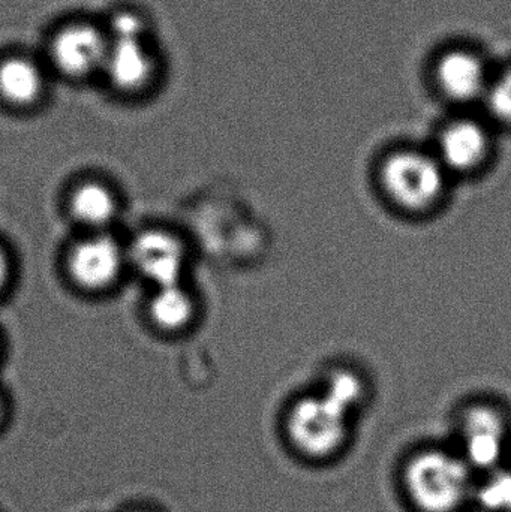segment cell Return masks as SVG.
I'll return each instance as SVG.
<instances>
[{
  "mask_svg": "<svg viewBox=\"0 0 511 512\" xmlns=\"http://www.w3.org/2000/svg\"><path fill=\"white\" fill-rule=\"evenodd\" d=\"M450 174L435 153L420 147H398L378 165V188L387 203L407 215L435 212L449 192Z\"/></svg>",
  "mask_w": 511,
  "mask_h": 512,
  "instance_id": "obj_1",
  "label": "cell"
},
{
  "mask_svg": "<svg viewBox=\"0 0 511 512\" xmlns=\"http://www.w3.org/2000/svg\"><path fill=\"white\" fill-rule=\"evenodd\" d=\"M474 469L456 451L425 450L405 468L404 484L411 504L420 512H458L473 501Z\"/></svg>",
  "mask_w": 511,
  "mask_h": 512,
  "instance_id": "obj_2",
  "label": "cell"
},
{
  "mask_svg": "<svg viewBox=\"0 0 511 512\" xmlns=\"http://www.w3.org/2000/svg\"><path fill=\"white\" fill-rule=\"evenodd\" d=\"M353 412L323 390L300 397L287 414V435L303 456L330 459L350 439Z\"/></svg>",
  "mask_w": 511,
  "mask_h": 512,
  "instance_id": "obj_3",
  "label": "cell"
},
{
  "mask_svg": "<svg viewBox=\"0 0 511 512\" xmlns=\"http://www.w3.org/2000/svg\"><path fill=\"white\" fill-rule=\"evenodd\" d=\"M492 71L486 57L468 44H450L432 57L429 80L432 89L447 104L461 108L482 105L491 84Z\"/></svg>",
  "mask_w": 511,
  "mask_h": 512,
  "instance_id": "obj_4",
  "label": "cell"
},
{
  "mask_svg": "<svg viewBox=\"0 0 511 512\" xmlns=\"http://www.w3.org/2000/svg\"><path fill=\"white\" fill-rule=\"evenodd\" d=\"M108 48L110 35L105 27L89 20L66 21L48 38L44 62L60 78L86 80L102 75Z\"/></svg>",
  "mask_w": 511,
  "mask_h": 512,
  "instance_id": "obj_5",
  "label": "cell"
},
{
  "mask_svg": "<svg viewBox=\"0 0 511 512\" xmlns=\"http://www.w3.org/2000/svg\"><path fill=\"white\" fill-rule=\"evenodd\" d=\"M492 134L483 120L468 111L443 123L432 152L450 177H470L479 173L491 158Z\"/></svg>",
  "mask_w": 511,
  "mask_h": 512,
  "instance_id": "obj_6",
  "label": "cell"
},
{
  "mask_svg": "<svg viewBox=\"0 0 511 512\" xmlns=\"http://www.w3.org/2000/svg\"><path fill=\"white\" fill-rule=\"evenodd\" d=\"M102 77L120 95L146 93L161 77V59L152 36L111 38Z\"/></svg>",
  "mask_w": 511,
  "mask_h": 512,
  "instance_id": "obj_7",
  "label": "cell"
},
{
  "mask_svg": "<svg viewBox=\"0 0 511 512\" xmlns=\"http://www.w3.org/2000/svg\"><path fill=\"white\" fill-rule=\"evenodd\" d=\"M461 456L474 471L485 472L503 463L509 441L506 418L494 406L479 403L465 409L459 423Z\"/></svg>",
  "mask_w": 511,
  "mask_h": 512,
  "instance_id": "obj_8",
  "label": "cell"
},
{
  "mask_svg": "<svg viewBox=\"0 0 511 512\" xmlns=\"http://www.w3.org/2000/svg\"><path fill=\"white\" fill-rule=\"evenodd\" d=\"M123 261L125 254L113 237L95 234L81 240L69 252V276L81 288L101 291L119 277Z\"/></svg>",
  "mask_w": 511,
  "mask_h": 512,
  "instance_id": "obj_9",
  "label": "cell"
},
{
  "mask_svg": "<svg viewBox=\"0 0 511 512\" xmlns=\"http://www.w3.org/2000/svg\"><path fill=\"white\" fill-rule=\"evenodd\" d=\"M131 261L156 288L177 285L185 270V248L167 231L147 230L132 242Z\"/></svg>",
  "mask_w": 511,
  "mask_h": 512,
  "instance_id": "obj_10",
  "label": "cell"
},
{
  "mask_svg": "<svg viewBox=\"0 0 511 512\" xmlns=\"http://www.w3.org/2000/svg\"><path fill=\"white\" fill-rule=\"evenodd\" d=\"M44 60L12 51L0 56V102L17 110H29L44 101L50 80Z\"/></svg>",
  "mask_w": 511,
  "mask_h": 512,
  "instance_id": "obj_11",
  "label": "cell"
},
{
  "mask_svg": "<svg viewBox=\"0 0 511 512\" xmlns=\"http://www.w3.org/2000/svg\"><path fill=\"white\" fill-rule=\"evenodd\" d=\"M71 213L80 224L93 230H102L116 218V197L102 183H81L72 192Z\"/></svg>",
  "mask_w": 511,
  "mask_h": 512,
  "instance_id": "obj_12",
  "label": "cell"
},
{
  "mask_svg": "<svg viewBox=\"0 0 511 512\" xmlns=\"http://www.w3.org/2000/svg\"><path fill=\"white\" fill-rule=\"evenodd\" d=\"M149 312L150 318L162 330H182L194 319V298L180 286V283L164 286V288H158L153 295Z\"/></svg>",
  "mask_w": 511,
  "mask_h": 512,
  "instance_id": "obj_13",
  "label": "cell"
},
{
  "mask_svg": "<svg viewBox=\"0 0 511 512\" xmlns=\"http://www.w3.org/2000/svg\"><path fill=\"white\" fill-rule=\"evenodd\" d=\"M473 501L488 512H511V469L501 465L485 472L477 480Z\"/></svg>",
  "mask_w": 511,
  "mask_h": 512,
  "instance_id": "obj_14",
  "label": "cell"
},
{
  "mask_svg": "<svg viewBox=\"0 0 511 512\" xmlns=\"http://www.w3.org/2000/svg\"><path fill=\"white\" fill-rule=\"evenodd\" d=\"M321 390L345 408L350 409L353 414L368 396V385L365 379L350 369L333 370L330 375H327Z\"/></svg>",
  "mask_w": 511,
  "mask_h": 512,
  "instance_id": "obj_15",
  "label": "cell"
},
{
  "mask_svg": "<svg viewBox=\"0 0 511 512\" xmlns=\"http://www.w3.org/2000/svg\"><path fill=\"white\" fill-rule=\"evenodd\" d=\"M482 107L489 119L511 128V66L494 72Z\"/></svg>",
  "mask_w": 511,
  "mask_h": 512,
  "instance_id": "obj_16",
  "label": "cell"
},
{
  "mask_svg": "<svg viewBox=\"0 0 511 512\" xmlns=\"http://www.w3.org/2000/svg\"><path fill=\"white\" fill-rule=\"evenodd\" d=\"M108 35L111 38H140V36H152L150 21L146 15L135 9H119L111 15L107 26Z\"/></svg>",
  "mask_w": 511,
  "mask_h": 512,
  "instance_id": "obj_17",
  "label": "cell"
},
{
  "mask_svg": "<svg viewBox=\"0 0 511 512\" xmlns=\"http://www.w3.org/2000/svg\"><path fill=\"white\" fill-rule=\"evenodd\" d=\"M9 271H11V267H9L8 255H6V252L3 251L2 246H0V292L3 291L6 283H8Z\"/></svg>",
  "mask_w": 511,
  "mask_h": 512,
  "instance_id": "obj_18",
  "label": "cell"
},
{
  "mask_svg": "<svg viewBox=\"0 0 511 512\" xmlns=\"http://www.w3.org/2000/svg\"><path fill=\"white\" fill-rule=\"evenodd\" d=\"M2 415H3V402H2V397H0V420H2Z\"/></svg>",
  "mask_w": 511,
  "mask_h": 512,
  "instance_id": "obj_19",
  "label": "cell"
}]
</instances>
